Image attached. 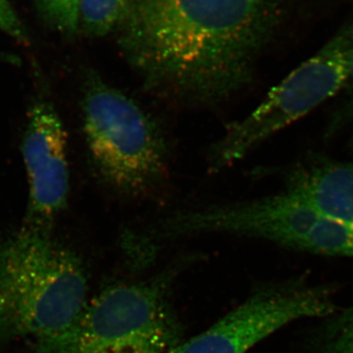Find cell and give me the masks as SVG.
Segmentation results:
<instances>
[{"label":"cell","mask_w":353,"mask_h":353,"mask_svg":"<svg viewBox=\"0 0 353 353\" xmlns=\"http://www.w3.org/2000/svg\"><path fill=\"white\" fill-rule=\"evenodd\" d=\"M292 0H131L121 50L153 94L214 105L252 81Z\"/></svg>","instance_id":"6da1fadb"},{"label":"cell","mask_w":353,"mask_h":353,"mask_svg":"<svg viewBox=\"0 0 353 353\" xmlns=\"http://www.w3.org/2000/svg\"><path fill=\"white\" fill-rule=\"evenodd\" d=\"M82 260L51 228L24 224L0 239V343L57 336L88 303Z\"/></svg>","instance_id":"7a4b0ae2"},{"label":"cell","mask_w":353,"mask_h":353,"mask_svg":"<svg viewBox=\"0 0 353 353\" xmlns=\"http://www.w3.org/2000/svg\"><path fill=\"white\" fill-rule=\"evenodd\" d=\"M182 336L163 276L99 292L66 331L37 341L36 353H167Z\"/></svg>","instance_id":"3957f363"},{"label":"cell","mask_w":353,"mask_h":353,"mask_svg":"<svg viewBox=\"0 0 353 353\" xmlns=\"http://www.w3.org/2000/svg\"><path fill=\"white\" fill-rule=\"evenodd\" d=\"M82 113L88 152L102 180L127 196L157 189L167 173L166 145L143 109L97 72L88 71Z\"/></svg>","instance_id":"277c9868"},{"label":"cell","mask_w":353,"mask_h":353,"mask_svg":"<svg viewBox=\"0 0 353 353\" xmlns=\"http://www.w3.org/2000/svg\"><path fill=\"white\" fill-rule=\"evenodd\" d=\"M352 24L343 26L313 57L297 66L243 120L229 127L209 155L219 171L281 130L307 115L345 88L352 50Z\"/></svg>","instance_id":"5b68a950"},{"label":"cell","mask_w":353,"mask_h":353,"mask_svg":"<svg viewBox=\"0 0 353 353\" xmlns=\"http://www.w3.org/2000/svg\"><path fill=\"white\" fill-rule=\"evenodd\" d=\"M333 310L331 299L320 290H260L210 328L167 353H246L290 323Z\"/></svg>","instance_id":"8992f818"},{"label":"cell","mask_w":353,"mask_h":353,"mask_svg":"<svg viewBox=\"0 0 353 353\" xmlns=\"http://www.w3.org/2000/svg\"><path fill=\"white\" fill-rule=\"evenodd\" d=\"M22 155L29 182L24 224L51 228L68 203L67 137L54 104L41 88L30 108Z\"/></svg>","instance_id":"52a82bcc"},{"label":"cell","mask_w":353,"mask_h":353,"mask_svg":"<svg viewBox=\"0 0 353 353\" xmlns=\"http://www.w3.org/2000/svg\"><path fill=\"white\" fill-rule=\"evenodd\" d=\"M290 185L319 215L353 230V162H325L297 171Z\"/></svg>","instance_id":"ba28073f"},{"label":"cell","mask_w":353,"mask_h":353,"mask_svg":"<svg viewBox=\"0 0 353 353\" xmlns=\"http://www.w3.org/2000/svg\"><path fill=\"white\" fill-rule=\"evenodd\" d=\"M131 0H79L77 30L88 37L117 31L129 11Z\"/></svg>","instance_id":"9c48e42d"},{"label":"cell","mask_w":353,"mask_h":353,"mask_svg":"<svg viewBox=\"0 0 353 353\" xmlns=\"http://www.w3.org/2000/svg\"><path fill=\"white\" fill-rule=\"evenodd\" d=\"M303 250L353 259V230L321 217L309 234Z\"/></svg>","instance_id":"30bf717a"},{"label":"cell","mask_w":353,"mask_h":353,"mask_svg":"<svg viewBox=\"0 0 353 353\" xmlns=\"http://www.w3.org/2000/svg\"><path fill=\"white\" fill-rule=\"evenodd\" d=\"M43 17L54 29L68 36L78 34L79 0H37Z\"/></svg>","instance_id":"8fae6325"},{"label":"cell","mask_w":353,"mask_h":353,"mask_svg":"<svg viewBox=\"0 0 353 353\" xmlns=\"http://www.w3.org/2000/svg\"><path fill=\"white\" fill-rule=\"evenodd\" d=\"M321 353H353V308L334 323L323 343Z\"/></svg>","instance_id":"7c38bea8"},{"label":"cell","mask_w":353,"mask_h":353,"mask_svg":"<svg viewBox=\"0 0 353 353\" xmlns=\"http://www.w3.org/2000/svg\"><path fill=\"white\" fill-rule=\"evenodd\" d=\"M0 30L20 43H29L27 30L8 0H0Z\"/></svg>","instance_id":"4fadbf2b"},{"label":"cell","mask_w":353,"mask_h":353,"mask_svg":"<svg viewBox=\"0 0 353 353\" xmlns=\"http://www.w3.org/2000/svg\"><path fill=\"white\" fill-rule=\"evenodd\" d=\"M345 87L347 88L345 101L334 116L331 127L334 130L347 128L352 131L353 139V46L350 53V70H348V77Z\"/></svg>","instance_id":"5bb4252c"},{"label":"cell","mask_w":353,"mask_h":353,"mask_svg":"<svg viewBox=\"0 0 353 353\" xmlns=\"http://www.w3.org/2000/svg\"><path fill=\"white\" fill-rule=\"evenodd\" d=\"M0 63L9 64V65H18L21 64V59L17 55L14 53L4 52L0 51Z\"/></svg>","instance_id":"9a60e30c"},{"label":"cell","mask_w":353,"mask_h":353,"mask_svg":"<svg viewBox=\"0 0 353 353\" xmlns=\"http://www.w3.org/2000/svg\"><path fill=\"white\" fill-rule=\"evenodd\" d=\"M352 43H353V24H352Z\"/></svg>","instance_id":"2e32d148"}]
</instances>
